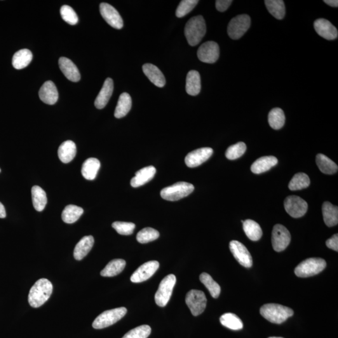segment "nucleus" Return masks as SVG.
<instances>
[{"instance_id":"obj_16","label":"nucleus","mask_w":338,"mask_h":338,"mask_svg":"<svg viewBox=\"0 0 338 338\" xmlns=\"http://www.w3.org/2000/svg\"><path fill=\"white\" fill-rule=\"evenodd\" d=\"M213 154L210 147H203L194 150L185 157V163L190 168H196L205 163Z\"/></svg>"},{"instance_id":"obj_36","label":"nucleus","mask_w":338,"mask_h":338,"mask_svg":"<svg viewBox=\"0 0 338 338\" xmlns=\"http://www.w3.org/2000/svg\"><path fill=\"white\" fill-rule=\"evenodd\" d=\"M264 3L269 12L274 18L278 19V20H282L285 17L286 8L283 1L282 0H266Z\"/></svg>"},{"instance_id":"obj_21","label":"nucleus","mask_w":338,"mask_h":338,"mask_svg":"<svg viewBox=\"0 0 338 338\" xmlns=\"http://www.w3.org/2000/svg\"><path fill=\"white\" fill-rule=\"evenodd\" d=\"M113 91H114V82L112 79L107 78L105 80L102 88L95 101V107L98 109H102L106 106L110 98L112 97Z\"/></svg>"},{"instance_id":"obj_37","label":"nucleus","mask_w":338,"mask_h":338,"mask_svg":"<svg viewBox=\"0 0 338 338\" xmlns=\"http://www.w3.org/2000/svg\"><path fill=\"white\" fill-rule=\"evenodd\" d=\"M285 113L279 108H274L269 112V124L274 130H279L283 127L285 125Z\"/></svg>"},{"instance_id":"obj_15","label":"nucleus","mask_w":338,"mask_h":338,"mask_svg":"<svg viewBox=\"0 0 338 338\" xmlns=\"http://www.w3.org/2000/svg\"><path fill=\"white\" fill-rule=\"evenodd\" d=\"M159 267V262L156 260H151L144 263L133 272L130 278L132 283H138L147 281L151 278Z\"/></svg>"},{"instance_id":"obj_44","label":"nucleus","mask_w":338,"mask_h":338,"mask_svg":"<svg viewBox=\"0 0 338 338\" xmlns=\"http://www.w3.org/2000/svg\"><path fill=\"white\" fill-rule=\"evenodd\" d=\"M150 333L151 328L149 326L142 325L130 330L122 338H147Z\"/></svg>"},{"instance_id":"obj_27","label":"nucleus","mask_w":338,"mask_h":338,"mask_svg":"<svg viewBox=\"0 0 338 338\" xmlns=\"http://www.w3.org/2000/svg\"><path fill=\"white\" fill-rule=\"evenodd\" d=\"M100 168V163L97 159L89 158L84 162L82 168V174L86 180L95 179Z\"/></svg>"},{"instance_id":"obj_31","label":"nucleus","mask_w":338,"mask_h":338,"mask_svg":"<svg viewBox=\"0 0 338 338\" xmlns=\"http://www.w3.org/2000/svg\"><path fill=\"white\" fill-rule=\"evenodd\" d=\"M131 98L127 93H122L115 110L114 116L117 119H121L127 116L131 108Z\"/></svg>"},{"instance_id":"obj_38","label":"nucleus","mask_w":338,"mask_h":338,"mask_svg":"<svg viewBox=\"0 0 338 338\" xmlns=\"http://www.w3.org/2000/svg\"><path fill=\"white\" fill-rule=\"evenodd\" d=\"M220 322L225 327L232 330H240L243 328V323L241 319L233 313L223 314L220 318Z\"/></svg>"},{"instance_id":"obj_20","label":"nucleus","mask_w":338,"mask_h":338,"mask_svg":"<svg viewBox=\"0 0 338 338\" xmlns=\"http://www.w3.org/2000/svg\"><path fill=\"white\" fill-rule=\"evenodd\" d=\"M143 72L149 81L158 87L162 88L166 84L165 77L163 72L156 65L146 63L142 67Z\"/></svg>"},{"instance_id":"obj_43","label":"nucleus","mask_w":338,"mask_h":338,"mask_svg":"<svg viewBox=\"0 0 338 338\" xmlns=\"http://www.w3.org/2000/svg\"><path fill=\"white\" fill-rule=\"evenodd\" d=\"M198 3L199 1L197 0H183L176 9V16L178 18L184 17L191 12Z\"/></svg>"},{"instance_id":"obj_41","label":"nucleus","mask_w":338,"mask_h":338,"mask_svg":"<svg viewBox=\"0 0 338 338\" xmlns=\"http://www.w3.org/2000/svg\"><path fill=\"white\" fill-rule=\"evenodd\" d=\"M160 236L157 230L151 227H146L138 232L137 235V240L141 244H146L156 240Z\"/></svg>"},{"instance_id":"obj_22","label":"nucleus","mask_w":338,"mask_h":338,"mask_svg":"<svg viewBox=\"0 0 338 338\" xmlns=\"http://www.w3.org/2000/svg\"><path fill=\"white\" fill-rule=\"evenodd\" d=\"M156 169L154 166H148L141 169L135 173L134 177L131 178L130 184L133 187H138L146 184L154 178Z\"/></svg>"},{"instance_id":"obj_39","label":"nucleus","mask_w":338,"mask_h":338,"mask_svg":"<svg viewBox=\"0 0 338 338\" xmlns=\"http://www.w3.org/2000/svg\"><path fill=\"white\" fill-rule=\"evenodd\" d=\"M310 185L309 176L306 173L299 172L296 173L289 184V189L291 191H298L306 189Z\"/></svg>"},{"instance_id":"obj_6","label":"nucleus","mask_w":338,"mask_h":338,"mask_svg":"<svg viewBox=\"0 0 338 338\" xmlns=\"http://www.w3.org/2000/svg\"><path fill=\"white\" fill-rule=\"evenodd\" d=\"M127 312V310L124 307L107 310L100 314L94 320L92 324L93 328L100 330L114 325L126 315Z\"/></svg>"},{"instance_id":"obj_24","label":"nucleus","mask_w":338,"mask_h":338,"mask_svg":"<svg viewBox=\"0 0 338 338\" xmlns=\"http://www.w3.org/2000/svg\"><path fill=\"white\" fill-rule=\"evenodd\" d=\"M94 238L93 236H84L75 246L74 255L75 259L78 260L83 259L93 248Z\"/></svg>"},{"instance_id":"obj_12","label":"nucleus","mask_w":338,"mask_h":338,"mask_svg":"<svg viewBox=\"0 0 338 338\" xmlns=\"http://www.w3.org/2000/svg\"><path fill=\"white\" fill-rule=\"evenodd\" d=\"M219 46L214 42H207L199 47L197 56L204 63H213L217 62L219 57Z\"/></svg>"},{"instance_id":"obj_10","label":"nucleus","mask_w":338,"mask_h":338,"mask_svg":"<svg viewBox=\"0 0 338 338\" xmlns=\"http://www.w3.org/2000/svg\"><path fill=\"white\" fill-rule=\"evenodd\" d=\"M291 239L290 232L284 225H274L272 232V244L274 251L281 252L285 250L290 244Z\"/></svg>"},{"instance_id":"obj_4","label":"nucleus","mask_w":338,"mask_h":338,"mask_svg":"<svg viewBox=\"0 0 338 338\" xmlns=\"http://www.w3.org/2000/svg\"><path fill=\"white\" fill-rule=\"evenodd\" d=\"M326 267L325 260L321 258H309L296 267V275L299 278H308L322 272Z\"/></svg>"},{"instance_id":"obj_51","label":"nucleus","mask_w":338,"mask_h":338,"mask_svg":"<svg viewBox=\"0 0 338 338\" xmlns=\"http://www.w3.org/2000/svg\"><path fill=\"white\" fill-rule=\"evenodd\" d=\"M269 338H280V337H271Z\"/></svg>"},{"instance_id":"obj_5","label":"nucleus","mask_w":338,"mask_h":338,"mask_svg":"<svg viewBox=\"0 0 338 338\" xmlns=\"http://www.w3.org/2000/svg\"><path fill=\"white\" fill-rule=\"evenodd\" d=\"M194 190L193 185L190 183L180 182L164 188L161 192V195L165 200L175 201L189 196Z\"/></svg>"},{"instance_id":"obj_34","label":"nucleus","mask_w":338,"mask_h":338,"mask_svg":"<svg viewBox=\"0 0 338 338\" xmlns=\"http://www.w3.org/2000/svg\"><path fill=\"white\" fill-rule=\"evenodd\" d=\"M126 262L124 259H117L111 260L100 272L103 277H114L121 273L125 268Z\"/></svg>"},{"instance_id":"obj_48","label":"nucleus","mask_w":338,"mask_h":338,"mask_svg":"<svg viewBox=\"0 0 338 338\" xmlns=\"http://www.w3.org/2000/svg\"><path fill=\"white\" fill-rule=\"evenodd\" d=\"M326 246H327V247L330 249H332V250H334L335 251H337L338 252V234H336L335 235H333L332 238H331L330 239H328L327 241L326 242Z\"/></svg>"},{"instance_id":"obj_7","label":"nucleus","mask_w":338,"mask_h":338,"mask_svg":"<svg viewBox=\"0 0 338 338\" xmlns=\"http://www.w3.org/2000/svg\"><path fill=\"white\" fill-rule=\"evenodd\" d=\"M175 283L176 277L173 274L167 276L160 283L158 290L155 295V300L159 306L164 307L168 304Z\"/></svg>"},{"instance_id":"obj_11","label":"nucleus","mask_w":338,"mask_h":338,"mask_svg":"<svg viewBox=\"0 0 338 338\" xmlns=\"http://www.w3.org/2000/svg\"><path fill=\"white\" fill-rule=\"evenodd\" d=\"M284 205L288 214L294 218L302 217L306 213L308 208L306 202L296 196L286 197Z\"/></svg>"},{"instance_id":"obj_40","label":"nucleus","mask_w":338,"mask_h":338,"mask_svg":"<svg viewBox=\"0 0 338 338\" xmlns=\"http://www.w3.org/2000/svg\"><path fill=\"white\" fill-rule=\"evenodd\" d=\"M200 281L206 288L210 291V294L213 298H217L220 293V287L217 283L213 280L210 274L204 272L200 275Z\"/></svg>"},{"instance_id":"obj_13","label":"nucleus","mask_w":338,"mask_h":338,"mask_svg":"<svg viewBox=\"0 0 338 338\" xmlns=\"http://www.w3.org/2000/svg\"><path fill=\"white\" fill-rule=\"evenodd\" d=\"M229 248L235 259L242 266L250 268L253 266V258L248 249L243 244L238 241H232Z\"/></svg>"},{"instance_id":"obj_1","label":"nucleus","mask_w":338,"mask_h":338,"mask_svg":"<svg viewBox=\"0 0 338 338\" xmlns=\"http://www.w3.org/2000/svg\"><path fill=\"white\" fill-rule=\"evenodd\" d=\"M53 292V285L46 279L38 280L32 286L28 295V302L30 306L35 308L45 303Z\"/></svg>"},{"instance_id":"obj_47","label":"nucleus","mask_w":338,"mask_h":338,"mask_svg":"<svg viewBox=\"0 0 338 338\" xmlns=\"http://www.w3.org/2000/svg\"><path fill=\"white\" fill-rule=\"evenodd\" d=\"M232 3V0H217L215 1L216 8L220 12H224L228 9Z\"/></svg>"},{"instance_id":"obj_14","label":"nucleus","mask_w":338,"mask_h":338,"mask_svg":"<svg viewBox=\"0 0 338 338\" xmlns=\"http://www.w3.org/2000/svg\"><path fill=\"white\" fill-rule=\"evenodd\" d=\"M100 11L103 18L112 27L119 30L123 27V20L114 6L106 3H102L100 4Z\"/></svg>"},{"instance_id":"obj_2","label":"nucleus","mask_w":338,"mask_h":338,"mask_svg":"<svg viewBox=\"0 0 338 338\" xmlns=\"http://www.w3.org/2000/svg\"><path fill=\"white\" fill-rule=\"evenodd\" d=\"M206 25L203 16H194L185 25L184 34L190 45L196 46L205 36Z\"/></svg>"},{"instance_id":"obj_45","label":"nucleus","mask_w":338,"mask_h":338,"mask_svg":"<svg viewBox=\"0 0 338 338\" xmlns=\"http://www.w3.org/2000/svg\"><path fill=\"white\" fill-rule=\"evenodd\" d=\"M61 16L65 22L70 25H76L79 22L78 16L75 13L74 9L68 5H63L60 9Z\"/></svg>"},{"instance_id":"obj_35","label":"nucleus","mask_w":338,"mask_h":338,"mask_svg":"<svg viewBox=\"0 0 338 338\" xmlns=\"http://www.w3.org/2000/svg\"><path fill=\"white\" fill-rule=\"evenodd\" d=\"M83 213L84 210L81 207L75 205L67 206L62 213L63 221L67 224H73L79 219Z\"/></svg>"},{"instance_id":"obj_52","label":"nucleus","mask_w":338,"mask_h":338,"mask_svg":"<svg viewBox=\"0 0 338 338\" xmlns=\"http://www.w3.org/2000/svg\"><path fill=\"white\" fill-rule=\"evenodd\" d=\"M0 172H1V169H0Z\"/></svg>"},{"instance_id":"obj_25","label":"nucleus","mask_w":338,"mask_h":338,"mask_svg":"<svg viewBox=\"0 0 338 338\" xmlns=\"http://www.w3.org/2000/svg\"><path fill=\"white\" fill-rule=\"evenodd\" d=\"M77 154V147L72 140H67L60 145L58 150L59 159L63 163H70Z\"/></svg>"},{"instance_id":"obj_42","label":"nucleus","mask_w":338,"mask_h":338,"mask_svg":"<svg viewBox=\"0 0 338 338\" xmlns=\"http://www.w3.org/2000/svg\"><path fill=\"white\" fill-rule=\"evenodd\" d=\"M247 149L246 145L243 142L232 145L225 152V157L229 160H236L245 153Z\"/></svg>"},{"instance_id":"obj_50","label":"nucleus","mask_w":338,"mask_h":338,"mask_svg":"<svg viewBox=\"0 0 338 338\" xmlns=\"http://www.w3.org/2000/svg\"><path fill=\"white\" fill-rule=\"evenodd\" d=\"M6 216L5 208H4V206L1 203H0V218L3 219V218H5Z\"/></svg>"},{"instance_id":"obj_32","label":"nucleus","mask_w":338,"mask_h":338,"mask_svg":"<svg viewBox=\"0 0 338 338\" xmlns=\"http://www.w3.org/2000/svg\"><path fill=\"white\" fill-rule=\"evenodd\" d=\"M243 224V229L248 238L251 241H259L262 236V231L257 222L254 220L248 219L244 220Z\"/></svg>"},{"instance_id":"obj_3","label":"nucleus","mask_w":338,"mask_h":338,"mask_svg":"<svg viewBox=\"0 0 338 338\" xmlns=\"http://www.w3.org/2000/svg\"><path fill=\"white\" fill-rule=\"evenodd\" d=\"M260 313L269 322L280 325L293 316L294 311L290 307L283 305L266 304L261 307Z\"/></svg>"},{"instance_id":"obj_19","label":"nucleus","mask_w":338,"mask_h":338,"mask_svg":"<svg viewBox=\"0 0 338 338\" xmlns=\"http://www.w3.org/2000/svg\"><path fill=\"white\" fill-rule=\"evenodd\" d=\"M60 69L69 81L77 82L81 80V74L77 66L72 60L66 57H61L58 61Z\"/></svg>"},{"instance_id":"obj_29","label":"nucleus","mask_w":338,"mask_h":338,"mask_svg":"<svg viewBox=\"0 0 338 338\" xmlns=\"http://www.w3.org/2000/svg\"><path fill=\"white\" fill-rule=\"evenodd\" d=\"M316 162L319 170L325 174H334L338 172V167L337 164L325 155H317Z\"/></svg>"},{"instance_id":"obj_30","label":"nucleus","mask_w":338,"mask_h":338,"mask_svg":"<svg viewBox=\"0 0 338 338\" xmlns=\"http://www.w3.org/2000/svg\"><path fill=\"white\" fill-rule=\"evenodd\" d=\"M33 59L31 51L23 49L15 53L13 56L12 65L15 69L21 70L27 67Z\"/></svg>"},{"instance_id":"obj_8","label":"nucleus","mask_w":338,"mask_h":338,"mask_svg":"<svg viewBox=\"0 0 338 338\" xmlns=\"http://www.w3.org/2000/svg\"><path fill=\"white\" fill-rule=\"evenodd\" d=\"M251 26V18L248 15H240L232 19L227 27L231 39L238 40L247 32Z\"/></svg>"},{"instance_id":"obj_23","label":"nucleus","mask_w":338,"mask_h":338,"mask_svg":"<svg viewBox=\"0 0 338 338\" xmlns=\"http://www.w3.org/2000/svg\"><path fill=\"white\" fill-rule=\"evenodd\" d=\"M278 161L274 156H264L260 157L251 166V171L255 174H260L267 172L273 167L277 165Z\"/></svg>"},{"instance_id":"obj_9","label":"nucleus","mask_w":338,"mask_h":338,"mask_svg":"<svg viewBox=\"0 0 338 338\" xmlns=\"http://www.w3.org/2000/svg\"><path fill=\"white\" fill-rule=\"evenodd\" d=\"M185 302L191 310L192 315H200L205 310L207 298L203 291L192 290L187 293L185 297Z\"/></svg>"},{"instance_id":"obj_49","label":"nucleus","mask_w":338,"mask_h":338,"mask_svg":"<svg viewBox=\"0 0 338 338\" xmlns=\"http://www.w3.org/2000/svg\"><path fill=\"white\" fill-rule=\"evenodd\" d=\"M325 3L328 4V5H330L332 7H337L338 6V1L337 0H325V1H324Z\"/></svg>"},{"instance_id":"obj_33","label":"nucleus","mask_w":338,"mask_h":338,"mask_svg":"<svg viewBox=\"0 0 338 338\" xmlns=\"http://www.w3.org/2000/svg\"><path fill=\"white\" fill-rule=\"evenodd\" d=\"M33 205L35 210L41 212L43 211L47 204L46 192L38 185H35L32 189Z\"/></svg>"},{"instance_id":"obj_26","label":"nucleus","mask_w":338,"mask_h":338,"mask_svg":"<svg viewBox=\"0 0 338 338\" xmlns=\"http://www.w3.org/2000/svg\"><path fill=\"white\" fill-rule=\"evenodd\" d=\"M185 89L188 94L196 96L200 93L201 90V76L196 70H191L187 75Z\"/></svg>"},{"instance_id":"obj_28","label":"nucleus","mask_w":338,"mask_h":338,"mask_svg":"<svg viewBox=\"0 0 338 338\" xmlns=\"http://www.w3.org/2000/svg\"><path fill=\"white\" fill-rule=\"evenodd\" d=\"M322 211L324 221L328 227H333L338 223V208L329 202L323 204Z\"/></svg>"},{"instance_id":"obj_18","label":"nucleus","mask_w":338,"mask_h":338,"mask_svg":"<svg viewBox=\"0 0 338 338\" xmlns=\"http://www.w3.org/2000/svg\"><path fill=\"white\" fill-rule=\"evenodd\" d=\"M39 97L46 104H55L58 99V92L55 84L51 81L44 82L40 89Z\"/></svg>"},{"instance_id":"obj_46","label":"nucleus","mask_w":338,"mask_h":338,"mask_svg":"<svg viewBox=\"0 0 338 338\" xmlns=\"http://www.w3.org/2000/svg\"><path fill=\"white\" fill-rule=\"evenodd\" d=\"M112 227L119 234L128 236L133 233L135 225L131 222H115L112 224Z\"/></svg>"},{"instance_id":"obj_17","label":"nucleus","mask_w":338,"mask_h":338,"mask_svg":"<svg viewBox=\"0 0 338 338\" xmlns=\"http://www.w3.org/2000/svg\"><path fill=\"white\" fill-rule=\"evenodd\" d=\"M314 27L319 36L328 41H333L337 39L338 32L337 28L326 19L320 18L316 20L314 22Z\"/></svg>"}]
</instances>
